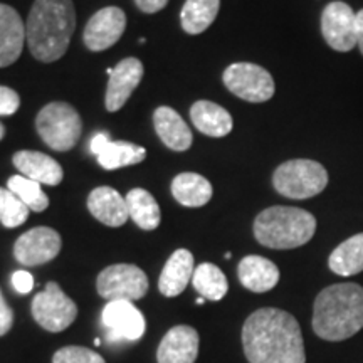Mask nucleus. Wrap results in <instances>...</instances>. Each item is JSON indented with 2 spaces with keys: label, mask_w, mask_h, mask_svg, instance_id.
Returning <instances> with one entry per match:
<instances>
[{
  "label": "nucleus",
  "mask_w": 363,
  "mask_h": 363,
  "mask_svg": "<svg viewBox=\"0 0 363 363\" xmlns=\"http://www.w3.org/2000/svg\"><path fill=\"white\" fill-rule=\"evenodd\" d=\"M242 347L249 363H306L296 318L278 308H261L247 318Z\"/></svg>",
  "instance_id": "1"
},
{
  "label": "nucleus",
  "mask_w": 363,
  "mask_h": 363,
  "mask_svg": "<svg viewBox=\"0 0 363 363\" xmlns=\"http://www.w3.org/2000/svg\"><path fill=\"white\" fill-rule=\"evenodd\" d=\"M74 30L72 0H35L26 22V40L38 61L54 62L66 54Z\"/></svg>",
  "instance_id": "2"
},
{
  "label": "nucleus",
  "mask_w": 363,
  "mask_h": 363,
  "mask_svg": "<svg viewBox=\"0 0 363 363\" xmlns=\"http://www.w3.org/2000/svg\"><path fill=\"white\" fill-rule=\"evenodd\" d=\"M363 328V288L355 283L331 284L313 306V331L326 342H343Z\"/></svg>",
  "instance_id": "3"
},
{
  "label": "nucleus",
  "mask_w": 363,
  "mask_h": 363,
  "mask_svg": "<svg viewBox=\"0 0 363 363\" xmlns=\"http://www.w3.org/2000/svg\"><path fill=\"white\" fill-rule=\"evenodd\" d=\"M254 238L269 249H294L310 242L316 233L315 216L298 207L274 206L254 219Z\"/></svg>",
  "instance_id": "4"
},
{
  "label": "nucleus",
  "mask_w": 363,
  "mask_h": 363,
  "mask_svg": "<svg viewBox=\"0 0 363 363\" xmlns=\"http://www.w3.org/2000/svg\"><path fill=\"white\" fill-rule=\"evenodd\" d=\"M272 185L286 199L305 201L323 192L328 185V172L320 162L294 158L274 170Z\"/></svg>",
  "instance_id": "5"
},
{
  "label": "nucleus",
  "mask_w": 363,
  "mask_h": 363,
  "mask_svg": "<svg viewBox=\"0 0 363 363\" xmlns=\"http://www.w3.org/2000/svg\"><path fill=\"white\" fill-rule=\"evenodd\" d=\"M35 130L43 142L56 152H67L78 143L83 121L71 104L54 101L45 104L35 118Z\"/></svg>",
  "instance_id": "6"
},
{
  "label": "nucleus",
  "mask_w": 363,
  "mask_h": 363,
  "mask_svg": "<svg viewBox=\"0 0 363 363\" xmlns=\"http://www.w3.org/2000/svg\"><path fill=\"white\" fill-rule=\"evenodd\" d=\"M225 88L247 103H264L274 96V79L262 66L254 62H234L224 71Z\"/></svg>",
  "instance_id": "7"
},
{
  "label": "nucleus",
  "mask_w": 363,
  "mask_h": 363,
  "mask_svg": "<svg viewBox=\"0 0 363 363\" xmlns=\"http://www.w3.org/2000/svg\"><path fill=\"white\" fill-rule=\"evenodd\" d=\"M96 289L106 301L133 303L148 293V278L135 264H113L99 272Z\"/></svg>",
  "instance_id": "8"
},
{
  "label": "nucleus",
  "mask_w": 363,
  "mask_h": 363,
  "mask_svg": "<svg viewBox=\"0 0 363 363\" xmlns=\"http://www.w3.org/2000/svg\"><path fill=\"white\" fill-rule=\"evenodd\" d=\"M33 316L39 326L51 333L65 331L78 316V306L57 283H48L33 299Z\"/></svg>",
  "instance_id": "9"
},
{
  "label": "nucleus",
  "mask_w": 363,
  "mask_h": 363,
  "mask_svg": "<svg viewBox=\"0 0 363 363\" xmlns=\"http://www.w3.org/2000/svg\"><path fill=\"white\" fill-rule=\"evenodd\" d=\"M321 34L333 51L350 52L357 48V13L345 2H331L321 13Z\"/></svg>",
  "instance_id": "10"
},
{
  "label": "nucleus",
  "mask_w": 363,
  "mask_h": 363,
  "mask_svg": "<svg viewBox=\"0 0 363 363\" xmlns=\"http://www.w3.org/2000/svg\"><path fill=\"white\" fill-rule=\"evenodd\" d=\"M62 247V239L51 227H34L13 244V256L24 266H40L52 261Z\"/></svg>",
  "instance_id": "11"
},
{
  "label": "nucleus",
  "mask_w": 363,
  "mask_h": 363,
  "mask_svg": "<svg viewBox=\"0 0 363 363\" xmlns=\"http://www.w3.org/2000/svg\"><path fill=\"white\" fill-rule=\"evenodd\" d=\"M101 323L116 342H136L147 330L143 313L131 301H108L103 308Z\"/></svg>",
  "instance_id": "12"
},
{
  "label": "nucleus",
  "mask_w": 363,
  "mask_h": 363,
  "mask_svg": "<svg viewBox=\"0 0 363 363\" xmlns=\"http://www.w3.org/2000/svg\"><path fill=\"white\" fill-rule=\"evenodd\" d=\"M126 29V13L120 7H104L84 27V45L93 52L106 51L121 39Z\"/></svg>",
  "instance_id": "13"
},
{
  "label": "nucleus",
  "mask_w": 363,
  "mask_h": 363,
  "mask_svg": "<svg viewBox=\"0 0 363 363\" xmlns=\"http://www.w3.org/2000/svg\"><path fill=\"white\" fill-rule=\"evenodd\" d=\"M143 62L136 57H126L113 67L106 89V110L115 113L125 106L136 86L143 79Z\"/></svg>",
  "instance_id": "14"
},
{
  "label": "nucleus",
  "mask_w": 363,
  "mask_h": 363,
  "mask_svg": "<svg viewBox=\"0 0 363 363\" xmlns=\"http://www.w3.org/2000/svg\"><path fill=\"white\" fill-rule=\"evenodd\" d=\"M197 330L187 325L174 326L167 331L157 350L158 363H194L199 355Z\"/></svg>",
  "instance_id": "15"
},
{
  "label": "nucleus",
  "mask_w": 363,
  "mask_h": 363,
  "mask_svg": "<svg viewBox=\"0 0 363 363\" xmlns=\"http://www.w3.org/2000/svg\"><path fill=\"white\" fill-rule=\"evenodd\" d=\"M26 40V24L19 12L0 4V67L13 65L21 57Z\"/></svg>",
  "instance_id": "16"
},
{
  "label": "nucleus",
  "mask_w": 363,
  "mask_h": 363,
  "mask_svg": "<svg viewBox=\"0 0 363 363\" xmlns=\"http://www.w3.org/2000/svg\"><path fill=\"white\" fill-rule=\"evenodd\" d=\"M88 208L94 219L108 227H121L130 217L126 199L111 187L94 189L88 197Z\"/></svg>",
  "instance_id": "17"
},
{
  "label": "nucleus",
  "mask_w": 363,
  "mask_h": 363,
  "mask_svg": "<svg viewBox=\"0 0 363 363\" xmlns=\"http://www.w3.org/2000/svg\"><path fill=\"white\" fill-rule=\"evenodd\" d=\"M12 163L17 170H21V175L38 182V184L51 185V187L61 184L62 177H65L62 167L54 158L48 157L45 153L33 152V150L17 152L12 157Z\"/></svg>",
  "instance_id": "18"
},
{
  "label": "nucleus",
  "mask_w": 363,
  "mask_h": 363,
  "mask_svg": "<svg viewBox=\"0 0 363 363\" xmlns=\"http://www.w3.org/2000/svg\"><path fill=\"white\" fill-rule=\"evenodd\" d=\"M194 271L192 252L187 249H177L163 267L160 279H158V289L167 298L179 296L192 281Z\"/></svg>",
  "instance_id": "19"
},
{
  "label": "nucleus",
  "mask_w": 363,
  "mask_h": 363,
  "mask_svg": "<svg viewBox=\"0 0 363 363\" xmlns=\"http://www.w3.org/2000/svg\"><path fill=\"white\" fill-rule=\"evenodd\" d=\"M153 125L162 142L174 152H185L192 145V131L174 108H157L153 113Z\"/></svg>",
  "instance_id": "20"
},
{
  "label": "nucleus",
  "mask_w": 363,
  "mask_h": 363,
  "mask_svg": "<svg viewBox=\"0 0 363 363\" xmlns=\"http://www.w3.org/2000/svg\"><path fill=\"white\" fill-rule=\"evenodd\" d=\"M240 284L252 293L271 291L279 283V269L262 256H246L238 266Z\"/></svg>",
  "instance_id": "21"
},
{
  "label": "nucleus",
  "mask_w": 363,
  "mask_h": 363,
  "mask_svg": "<svg viewBox=\"0 0 363 363\" xmlns=\"http://www.w3.org/2000/svg\"><path fill=\"white\" fill-rule=\"evenodd\" d=\"M190 120L195 128L201 133L212 136V138H222L233 131V116L225 108L219 106L212 101H197L190 108Z\"/></svg>",
  "instance_id": "22"
},
{
  "label": "nucleus",
  "mask_w": 363,
  "mask_h": 363,
  "mask_svg": "<svg viewBox=\"0 0 363 363\" xmlns=\"http://www.w3.org/2000/svg\"><path fill=\"white\" fill-rule=\"evenodd\" d=\"M211 182L206 177L194 174V172H185V174L177 175L172 182V195L182 206L185 207H202L212 199Z\"/></svg>",
  "instance_id": "23"
},
{
  "label": "nucleus",
  "mask_w": 363,
  "mask_h": 363,
  "mask_svg": "<svg viewBox=\"0 0 363 363\" xmlns=\"http://www.w3.org/2000/svg\"><path fill=\"white\" fill-rule=\"evenodd\" d=\"M330 269L335 274L343 276H355L363 271V233L352 235L347 240H343L340 246L330 254L328 259Z\"/></svg>",
  "instance_id": "24"
},
{
  "label": "nucleus",
  "mask_w": 363,
  "mask_h": 363,
  "mask_svg": "<svg viewBox=\"0 0 363 363\" xmlns=\"http://www.w3.org/2000/svg\"><path fill=\"white\" fill-rule=\"evenodd\" d=\"M220 0H187L182 7V29L190 35L202 34L212 26L219 13Z\"/></svg>",
  "instance_id": "25"
},
{
  "label": "nucleus",
  "mask_w": 363,
  "mask_h": 363,
  "mask_svg": "<svg viewBox=\"0 0 363 363\" xmlns=\"http://www.w3.org/2000/svg\"><path fill=\"white\" fill-rule=\"evenodd\" d=\"M130 217L140 229L153 230L160 225V207L152 194L145 189H133L126 195Z\"/></svg>",
  "instance_id": "26"
},
{
  "label": "nucleus",
  "mask_w": 363,
  "mask_h": 363,
  "mask_svg": "<svg viewBox=\"0 0 363 363\" xmlns=\"http://www.w3.org/2000/svg\"><path fill=\"white\" fill-rule=\"evenodd\" d=\"M192 284L195 291L202 298L211 299V301H220L229 291L225 274L220 271V267L211 264V262H203V264L195 267Z\"/></svg>",
  "instance_id": "27"
},
{
  "label": "nucleus",
  "mask_w": 363,
  "mask_h": 363,
  "mask_svg": "<svg viewBox=\"0 0 363 363\" xmlns=\"http://www.w3.org/2000/svg\"><path fill=\"white\" fill-rule=\"evenodd\" d=\"M147 157V150L130 142H110L98 155V163L104 170H118L123 167L142 163Z\"/></svg>",
  "instance_id": "28"
},
{
  "label": "nucleus",
  "mask_w": 363,
  "mask_h": 363,
  "mask_svg": "<svg viewBox=\"0 0 363 363\" xmlns=\"http://www.w3.org/2000/svg\"><path fill=\"white\" fill-rule=\"evenodd\" d=\"M7 189L16 194L30 211L43 212L49 207V197L43 192L40 184L24 175H12L7 180Z\"/></svg>",
  "instance_id": "29"
},
{
  "label": "nucleus",
  "mask_w": 363,
  "mask_h": 363,
  "mask_svg": "<svg viewBox=\"0 0 363 363\" xmlns=\"http://www.w3.org/2000/svg\"><path fill=\"white\" fill-rule=\"evenodd\" d=\"M30 208L9 189H0V222L7 229L24 224Z\"/></svg>",
  "instance_id": "30"
},
{
  "label": "nucleus",
  "mask_w": 363,
  "mask_h": 363,
  "mask_svg": "<svg viewBox=\"0 0 363 363\" xmlns=\"http://www.w3.org/2000/svg\"><path fill=\"white\" fill-rule=\"evenodd\" d=\"M52 363H106L99 353L84 347H65L54 353Z\"/></svg>",
  "instance_id": "31"
},
{
  "label": "nucleus",
  "mask_w": 363,
  "mask_h": 363,
  "mask_svg": "<svg viewBox=\"0 0 363 363\" xmlns=\"http://www.w3.org/2000/svg\"><path fill=\"white\" fill-rule=\"evenodd\" d=\"M21 98L16 91L0 86V116H12L13 113L19 110Z\"/></svg>",
  "instance_id": "32"
},
{
  "label": "nucleus",
  "mask_w": 363,
  "mask_h": 363,
  "mask_svg": "<svg viewBox=\"0 0 363 363\" xmlns=\"http://www.w3.org/2000/svg\"><path fill=\"white\" fill-rule=\"evenodd\" d=\"M11 281H12L13 289H16V291L21 293V294L30 293V291H33V288H34L33 274H30V272H27V271H16L12 274Z\"/></svg>",
  "instance_id": "33"
},
{
  "label": "nucleus",
  "mask_w": 363,
  "mask_h": 363,
  "mask_svg": "<svg viewBox=\"0 0 363 363\" xmlns=\"http://www.w3.org/2000/svg\"><path fill=\"white\" fill-rule=\"evenodd\" d=\"M13 325V311L12 308L7 305L6 298H4L2 291H0V337L7 335Z\"/></svg>",
  "instance_id": "34"
},
{
  "label": "nucleus",
  "mask_w": 363,
  "mask_h": 363,
  "mask_svg": "<svg viewBox=\"0 0 363 363\" xmlns=\"http://www.w3.org/2000/svg\"><path fill=\"white\" fill-rule=\"evenodd\" d=\"M135 4L145 13H155L165 9L169 0H135Z\"/></svg>",
  "instance_id": "35"
},
{
  "label": "nucleus",
  "mask_w": 363,
  "mask_h": 363,
  "mask_svg": "<svg viewBox=\"0 0 363 363\" xmlns=\"http://www.w3.org/2000/svg\"><path fill=\"white\" fill-rule=\"evenodd\" d=\"M111 140H110V136H108L106 133H98V135H94L93 136V140H91L89 142V148H91V152L94 153V155H99V153L103 152L104 148H106V145L110 143Z\"/></svg>",
  "instance_id": "36"
},
{
  "label": "nucleus",
  "mask_w": 363,
  "mask_h": 363,
  "mask_svg": "<svg viewBox=\"0 0 363 363\" xmlns=\"http://www.w3.org/2000/svg\"><path fill=\"white\" fill-rule=\"evenodd\" d=\"M357 48L363 56V9L357 12Z\"/></svg>",
  "instance_id": "37"
},
{
  "label": "nucleus",
  "mask_w": 363,
  "mask_h": 363,
  "mask_svg": "<svg viewBox=\"0 0 363 363\" xmlns=\"http://www.w3.org/2000/svg\"><path fill=\"white\" fill-rule=\"evenodd\" d=\"M4 136H6V126L0 123V140H2Z\"/></svg>",
  "instance_id": "38"
},
{
  "label": "nucleus",
  "mask_w": 363,
  "mask_h": 363,
  "mask_svg": "<svg viewBox=\"0 0 363 363\" xmlns=\"http://www.w3.org/2000/svg\"><path fill=\"white\" fill-rule=\"evenodd\" d=\"M203 303H206V298H202V296H201V298L197 299V305H203Z\"/></svg>",
  "instance_id": "39"
},
{
  "label": "nucleus",
  "mask_w": 363,
  "mask_h": 363,
  "mask_svg": "<svg viewBox=\"0 0 363 363\" xmlns=\"http://www.w3.org/2000/svg\"><path fill=\"white\" fill-rule=\"evenodd\" d=\"M94 345H96V347H99V345H101V340H99V338H94Z\"/></svg>",
  "instance_id": "40"
}]
</instances>
